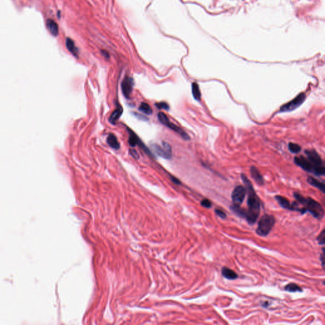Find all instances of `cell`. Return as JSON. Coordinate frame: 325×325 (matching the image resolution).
Returning <instances> with one entry per match:
<instances>
[{"label":"cell","mask_w":325,"mask_h":325,"mask_svg":"<svg viewBox=\"0 0 325 325\" xmlns=\"http://www.w3.org/2000/svg\"><path fill=\"white\" fill-rule=\"evenodd\" d=\"M305 153L306 157L300 156L295 157L294 161L295 163L305 171L312 173L315 175H324V164L318 152L315 150H306Z\"/></svg>","instance_id":"obj_1"},{"label":"cell","mask_w":325,"mask_h":325,"mask_svg":"<svg viewBox=\"0 0 325 325\" xmlns=\"http://www.w3.org/2000/svg\"><path fill=\"white\" fill-rule=\"evenodd\" d=\"M241 179L245 185L246 193H248L247 204L248 209L246 210L245 218L247 222L251 225L255 223L259 215L260 211V199L253 189L251 182L248 179L246 175L242 174Z\"/></svg>","instance_id":"obj_2"},{"label":"cell","mask_w":325,"mask_h":325,"mask_svg":"<svg viewBox=\"0 0 325 325\" xmlns=\"http://www.w3.org/2000/svg\"><path fill=\"white\" fill-rule=\"evenodd\" d=\"M295 198L302 205L305 212H309L312 215L318 219H321L324 216V210L322 206L316 201L310 198H305L297 193H294Z\"/></svg>","instance_id":"obj_3"},{"label":"cell","mask_w":325,"mask_h":325,"mask_svg":"<svg viewBox=\"0 0 325 325\" xmlns=\"http://www.w3.org/2000/svg\"><path fill=\"white\" fill-rule=\"evenodd\" d=\"M275 224V218L271 215L265 214L260 219L257 233L260 236H266L269 234Z\"/></svg>","instance_id":"obj_4"},{"label":"cell","mask_w":325,"mask_h":325,"mask_svg":"<svg viewBox=\"0 0 325 325\" xmlns=\"http://www.w3.org/2000/svg\"><path fill=\"white\" fill-rule=\"evenodd\" d=\"M157 117H158V119L159 121L162 123L164 125L166 126L167 127H168L170 128H171L172 130L175 131V132H176L177 133H179V134L185 140H189L190 137L183 130H182V129L179 127L178 126L175 125V124H174L173 123H171V121H170L169 119L168 118V117L166 116V114L163 112H160L158 113V115H157Z\"/></svg>","instance_id":"obj_5"},{"label":"cell","mask_w":325,"mask_h":325,"mask_svg":"<svg viewBox=\"0 0 325 325\" xmlns=\"http://www.w3.org/2000/svg\"><path fill=\"white\" fill-rule=\"evenodd\" d=\"M151 149L155 153L162 158L169 160L171 157V148L167 142H162V146L154 144L151 145Z\"/></svg>","instance_id":"obj_6"},{"label":"cell","mask_w":325,"mask_h":325,"mask_svg":"<svg viewBox=\"0 0 325 325\" xmlns=\"http://www.w3.org/2000/svg\"><path fill=\"white\" fill-rule=\"evenodd\" d=\"M305 99V95L304 93L299 94L290 102L282 106L280 108V112H289L293 111L299 107L304 102Z\"/></svg>","instance_id":"obj_7"},{"label":"cell","mask_w":325,"mask_h":325,"mask_svg":"<svg viewBox=\"0 0 325 325\" xmlns=\"http://www.w3.org/2000/svg\"><path fill=\"white\" fill-rule=\"evenodd\" d=\"M246 194V189L242 185H238L233 190L232 193V205L237 207H241L243 200Z\"/></svg>","instance_id":"obj_8"},{"label":"cell","mask_w":325,"mask_h":325,"mask_svg":"<svg viewBox=\"0 0 325 325\" xmlns=\"http://www.w3.org/2000/svg\"><path fill=\"white\" fill-rule=\"evenodd\" d=\"M275 199L280 204V206L285 209L291 210V211L299 212L302 214L305 213L304 210L302 208H300L297 203H296L295 202L293 203H290L289 201L286 198L281 196H276L275 197Z\"/></svg>","instance_id":"obj_9"},{"label":"cell","mask_w":325,"mask_h":325,"mask_svg":"<svg viewBox=\"0 0 325 325\" xmlns=\"http://www.w3.org/2000/svg\"><path fill=\"white\" fill-rule=\"evenodd\" d=\"M134 87V81L129 76H126L121 83V90L124 96L128 99Z\"/></svg>","instance_id":"obj_10"},{"label":"cell","mask_w":325,"mask_h":325,"mask_svg":"<svg viewBox=\"0 0 325 325\" xmlns=\"http://www.w3.org/2000/svg\"><path fill=\"white\" fill-rule=\"evenodd\" d=\"M123 110L122 107L120 106V105H118V107L116 108V109L114 110V111L112 112V113L111 114V116L109 117V122L113 125H116V123L118 121L119 118L121 117V114H123Z\"/></svg>","instance_id":"obj_11"},{"label":"cell","mask_w":325,"mask_h":325,"mask_svg":"<svg viewBox=\"0 0 325 325\" xmlns=\"http://www.w3.org/2000/svg\"><path fill=\"white\" fill-rule=\"evenodd\" d=\"M250 173L251 175L252 178L255 180V181L259 185H262L264 183V179H263L262 176L261 175L260 173L259 172V170L255 166H251L250 168Z\"/></svg>","instance_id":"obj_12"},{"label":"cell","mask_w":325,"mask_h":325,"mask_svg":"<svg viewBox=\"0 0 325 325\" xmlns=\"http://www.w3.org/2000/svg\"><path fill=\"white\" fill-rule=\"evenodd\" d=\"M46 27L51 34L54 36H57L59 34V26L52 19H48L46 21Z\"/></svg>","instance_id":"obj_13"},{"label":"cell","mask_w":325,"mask_h":325,"mask_svg":"<svg viewBox=\"0 0 325 325\" xmlns=\"http://www.w3.org/2000/svg\"><path fill=\"white\" fill-rule=\"evenodd\" d=\"M65 44H66L67 49H68V50L71 52V54H72L73 55H74L75 57L78 56V48L76 46V45L73 40H71L69 38H68L66 39Z\"/></svg>","instance_id":"obj_14"},{"label":"cell","mask_w":325,"mask_h":325,"mask_svg":"<svg viewBox=\"0 0 325 325\" xmlns=\"http://www.w3.org/2000/svg\"><path fill=\"white\" fill-rule=\"evenodd\" d=\"M222 274L223 277L229 280L236 279L238 277V274L235 271L225 267L222 269Z\"/></svg>","instance_id":"obj_15"},{"label":"cell","mask_w":325,"mask_h":325,"mask_svg":"<svg viewBox=\"0 0 325 325\" xmlns=\"http://www.w3.org/2000/svg\"><path fill=\"white\" fill-rule=\"evenodd\" d=\"M107 143L110 147L114 149L118 150L120 147V145H119L116 137L113 134H109L108 135L107 138Z\"/></svg>","instance_id":"obj_16"},{"label":"cell","mask_w":325,"mask_h":325,"mask_svg":"<svg viewBox=\"0 0 325 325\" xmlns=\"http://www.w3.org/2000/svg\"><path fill=\"white\" fill-rule=\"evenodd\" d=\"M128 130L129 133H130V137H129V139H128L129 145H130L131 147H135V146L139 144V143L141 141L139 139V138H138L135 133L133 132H132L130 129H128Z\"/></svg>","instance_id":"obj_17"},{"label":"cell","mask_w":325,"mask_h":325,"mask_svg":"<svg viewBox=\"0 0 325 325\" xmlns=\"http://www.w3.org/2000/svg\"><path fill=\"white\" fill-rule=\"evenodd\" d=\"M307 182L309 184L314 186V187L319 189L320 190H321L323 193H324V184L321 182H319L317 179H314L312 176H309L307 179Z\"/></svg>","instance_id":"obj_18"},{"label":"cell","mask_w":325,"mask_h":325,"mask_svg":"<svg viewBox=\"0 0 325 325\" xmlns=\"http://www.w3.org/2000/svg\"><path fill=\"white\" fill-rule=\"evenodd\" d=\"M285 290L288 292H301L302 291V288H301L299 285L295 283H290L286 285L285 287Z\"/></svg>","instance_id":"obj_19"},{"label":"cell","mask_w":325,"mask_h":325,"mask_svg":"<svg viewBox=\"0 0 325 325\" xmlns=\"http://www.w3.org/2000/svg\"><path fill=\"white\" fill-rule=\"evenodd\" d=\"M192 93L196 100H199L201 99V92L198 83H193L192 84Z\"/></svg>","instance_id":"obj_20"},{"label":"cell","mask_w":325,"mask_h":325,"mask_svg":"<svg viewBox=\"0 0 325 325\" xmlns=\"http://www.w3.org/2000/svg\"><path fill=\"white\" fill-rule=\"evenodd\" d=\"M138 109H139L140 111L147 114V115H150V114H151L152 113V110L151 107H150L149 105L148 104H147V103H145V102L141 103L140 106L139 108H138Z\"/></svg>","instance_id":"obj_21"},{"label":"cell","mask_w":325,"mask_h":325,"mask_svg":"<svg viewBox=\"0 0 325 325\" xmlns=\"http://www.w3.org/2000/svg\"><path fill=\"white\" fill-rule=\"evenodd\" d=\"M288 148L289 150L294 154H297L301 151V147L297 144H295V143H290L288 144Z\"/></svg>","instance_id":"obj_22"},{"label":"cell","mask_w":325,"mask_h":325,"mask_svg":"<svg viewBox=\"0 0 325 325\" xmlns=\"http://www.w3.org/2000/svg\"><path fill=\"white\" fill-rule=\"evenodd\" d=\"M156 106L157 107V108H158L160 109L168 110L169 108H170L168 104H167L166 102H159V103H156Z\"/></svg>","instance_id":"obj_23"},{"label":"cell","mask_w":325,"mask_h":325,"mask_svg":"<svg viewBox=\"0 0 325 325\" xmlns=\"http://www.w3.org/2000/svg\"><path fill=\"white\" fill-rule=\"evenodd\" d=\"M201 206L204 207V208H211L212 206V202L210 201L208 199H204L201 201Z\"/></svg>","instance_id":"obj_24"},{"label":"cell","mask_w":325,"mask_h":325,"mask_svg":"<svg viewBox=\"0 0 325 325\" xmlns=\"http://www.w3.org/2000/svg\"><path fill=\"white\" fill-rule=\"evenodd\" d=\"M317 240L318 241L319 245H324V240H325V234H324V229L322 231V232L320 233V235L317 238Z\"/></svg>","instance_id":"obj_25"},{"label":"cell","mask_w":325,"mask_h":325,"mask_svg":"<svg viewBox=\"0 0 325 325\" xmlns=\"http://www.w3.org/2000/svg\"><path fill=\"white\" fill-rule=\"evenodd\" d=\"M215 212L217 215L219 217H221V218L224 219L226 218V214L224 213L222 210H219V209H216L215 210Z\"/></svg>","instance_id":"obj_26"},{"label":"cell","mask_w":325,"mask_h":325,"mask_svg":"<svg viewBox=\"0 0 325 325\" xmlns=\"http://www.w3.org/2000/svg\"><path fill=\"white\" fill-rule=\"evenodd\" d=\"M130 153L132 155V156L133 157H134L135 159H138V157H139V156H138V154L137 153V152L136 151H135V150L130 149Z\"/></svg>","instance_id":"obj_27"},{"label":"cell","mask_w":325,"mask_h":325,"mask_svg":"<svg viewBox=\"0 0 325 325\" xmlns=\"http://www.w3.org/2000/svg\"><path fill=\"white\" fill-rule=\"evenodd\" d=\"M324 248H323V253L321 255V260L322 262V265L323 267H324Z\"/></svg>","instance_id":"obj_28"},{"label":"cell","mask_w":325,"mask_h":325,"mask_svg":"<svg viewBox=\"0 0 325 325\" xmlns=\"http://www.w3.org/2000/svg\"><path fill=\"white\" fill-rule=\"evenodd\" d=\"M171 180L173 181L174 182L175 184H178V185L180 184V182L177 179H176V178L174 177V176H171Z\"/></svg>","instance_id":"obj_29"},{"label":"cell","mask_w":325,"mask_h":325,"mask_svg":"<svg viewBox=\"0 0 325 325\" xmlns=\"http://www.w3.org/2000/svg\"><path fill=\"white\" fill-rule=\"evenodd\" d=\"M136 114V116H137V118H140V119H143V120H147V119H148L147 118L142 116L141 115H139V114Z\"/></svg>","instance_id":"obj_30"},{"label":"cell","mask_w":325,"mask_h":325,"mask_svg":"<svg viewBox=\"0 0 325 325\" xmlns=\"http://www.w3.org/2000/svg\"><path fill=\"white\" fill-rule=\"evenodd\" d=\"M102 53H103V55H104L105 57H106V58H109V54L108 53H107L106 51H102Z\"/></svg>","instance_id":"obj_31"}]
</instances>
